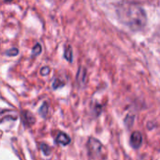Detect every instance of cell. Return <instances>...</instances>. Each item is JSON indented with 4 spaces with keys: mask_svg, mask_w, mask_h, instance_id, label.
Segmentation results:
<instances>
[{
    "mask_svg": "<svg viewBox=\"0 0 160 160\" xmlns=\"http://www.w3.org/2000/svg\"><path fill=\"white\" fill-rule=\"evenodd\" d=\"M40 52H41V46H40L39 43H37V44L34 46L33 50H32V55H33V56H37V55H39Z\"/></svg>",
    "mask_w": 160,
    "mask_h": 160,
    "instance_id": "cell-7",
    "label": "cell"
},
{
    "mask_svg": "<svg viewBox=\"0 0 160 160\" xmlns=\"http://www.w3.org/2000/svg\"><path fill=\"white\" fill-rule=\"evenodd\" d=\"M40 148L42 149V151H43V153H44L45 155H50L51 150H50V148H49L48 145H46V144H41Z\"/></svg>",
    "mask_w": 160,
    "mask_h": 160,
    "instance_id": "cell-10",
    "label": "cell"
},
{
    "mask_svg": "<svg viewBox=\"0 0 160 160\" xmlns=\"http://www.w3.org/2000/svg\"><path fill=\"white\" fill-rule=\"evenodd\" d=\"M142 134L139 132V131H135L131 134V137H130V145L135 148V149H138L142 146Z\"/></svg>",
    "mask_w": 160,
    "mask_h": 160,
    "instance_id": "cell-3",
    "label": "cell"
},
{
    "mask_svg": "<svg viewBox=\"0 0 160 160\" xmlns=\"http://www.w3.org/2000/svg\"><path fill=\"white\" fill-rule=\"evenodd\" d=\"M77 81L79 83V85L83 86L86 82V72L84 70V68H80L78 74H77Z\"/></svg>",
    "mask_w": 160,
    "mask_h": 160,
    "instance_id": "cell-5",
    "label": "cell"
},
{
    "mask_svg": "<svg viewBox=\"0 0 160 160\" xmlns=\"http://www.w3.org/2000/svg\"><path fill=\"white\" fill-rule=\"evenodd\" d=\"M55 141H56L58 144H60V145L67 146L68 144L70 143V138H69L66 133L60 132V133L57 135V137H56V139H55Z\"/></svg>",
    "mask_w": 160,
    "mask_h": 160,
    "instance_id": "cell-4",
    "label": "cell"
},
{
    "mask_svg": "<svg viewBox=\"0 0 160 160\" xmlns=\"http://www.w3.org/2000/svg\"><path fill=\"white\" fill-rule=\"evenodd\" d=\"M65 58L68 60V61H69V62H71L72 61V50H71V47L70 46H68V47H66V50H65Z\"/></svg>",
    "mask_w": 160,
    "mask_h": 160,
    "instance_id": "cell-6",
    "label": "cell"
},
{
    "mask_svg": "<svg viewBox=\"0 0 160 160\" xmlns=\"http://www.w3.org/2000/svg\"><path fill=\"white\" fill-rule=\"evenodd\" d=\"M6 1H10V0H6Z\"/></svg>",
    "mask_w": 160,
    "mask_h": 160,
    "instance_id": "cell-12",
    "label": "cell"
},
{
    "mask_svg": "<svg viewBox=\"0 0 160 160\" xmlns=\"http://www.w3.org/2000/svg\"><path fill=\"white\" fill-rule=\"evenodd\" d=\"M49 74H50V68L49 67H43L40 70V74L41 75H47Z\"/></svg>",
    "mask_w": 160,
    "mask_h": 160,
    "instance_id": "cell-11",
    "label": "cell"
},
{
    "mask_svg": "<svg viewBox=\"0 0 160 160\" xmlns=\"http://www.w3.org/2000/svg\"><path fill=\"white\" fill-rule=\"evenodd\" d=\"M47 112H48V106H47L46 103H44V104L42 105V107L39 108V114H40L42 117H45L46 114H47Z\"/></svg>",
    "mask_w": 160,
    "mask_h": 160,
    "instance_id": "cell-8",
    "label": "cell"
},
{
    "mask_svg": "<svg viewBox=\"0 0 160 160\" xmlns=\"http://www.w3.org/2000/svg\"><path fill=\"white\" fill-rule=\"evenodd\" d=\"M87 147H88L89 154L92 156H99L103 150V146H102L101 142L95 138H90L88 140Z\"/></svg>",
    "mask_w": 160,
    "mask_h": 160,
    "instance_id": "cell-2",
    "label": "cell"
},
{
    "mask_svg": "<svg viewBox=\"0 0 160 160\" xmlns=\"http://www.w3.org/2000/svg\"><path fill=\"white\" fill-rule=\"evenodd\" d=\"M118 15L125 25L134 30L142 28L146 24V15L143 9L137 5L121 6L118 10Z\"/></svg>",
    "mask_w": 160,
    "mask_h": 160,
    "instance_id": "cell-1",
    "label": "cell"
},
{
    "mask_svg": "<svg viewBox=\"0 0 160 160\" xmlns=\"http://www.w3.org/2000/svg\"><path fill=\"white\" fill-rule=\"evenodd\" d=\"M18 49L17 48H12V49H10V50H8V51H7V55L8 56H10V57H12V56H16L17 54H18Z\"/></svg>",
    "mask_w": 160,
    "mask_h": 160,
    "instance_id": "cell-9",
    "label": "cell"
}]
</instances>
